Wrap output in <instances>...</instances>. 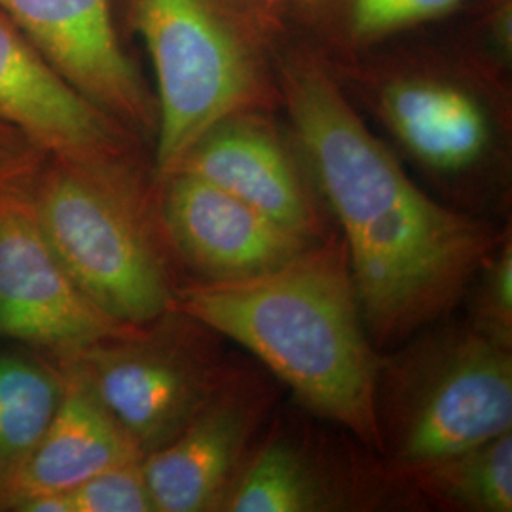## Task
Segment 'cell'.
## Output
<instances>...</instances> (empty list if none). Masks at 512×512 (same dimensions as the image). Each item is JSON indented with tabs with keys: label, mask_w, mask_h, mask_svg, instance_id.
Instances as JSON below:
<instances>
[{
	"label": "cell",
	"mask_w": 512,
	"mask_h": 512,
	"mask_svg": "<svg viewBox=\"0 0 512 512\" xmlns=\"http://www.w3.org/2000/svg\"><path fill=\"white\" fill-rule=\"evenodd\" d=\"M31 177L0 188V338L61 359L131 325L99 310L67 274L38 222Z\"/></svg>",
	"instance_id": "9c48e42d"
},
{
	"label": "cell",
	"mask_w": 512,
	"mask_h": 512,
	"mask_svg": "<svg viewBox=\"0 0 512 512\" xmlns=\"http://www.w3.org/2000/svg\"><path fill=\"white\" fill-rule=\"evenodd\" d=\"M175 310L247 349L296 403L380 456L376 374L346 245L338 234L266 274L184 279Z\"/></svg>",
	"instance_id": "7a4b0ae2"
},
{
	"label": "cell",
	"mask_w": 512,
	"mask_h": 512,
	"mask_svg": "<svg viewBox=\"0 0 512 512\" xmlns=\"http://www.w3.org/2000/svg\"><path fill=\"white\" fill-rule=\"evenodd\" d=\"M471 0H310L304 4L319 50L349 61L448 18Z\"/></svg>",
	"instance_id": "e0dca14e"
},
{
	"label": "cell",
	"mask_w": 512,
	"mask_h": 512,
	"mask_svg": "<svg viewBox=\"0 0 512 512\" xmlns=\"http://www.w3.org/2000/svg\"><path fill=\"white\" fill-rule=\"evenodd\" d=\"M175 171L219 186L313 243L334 236L293 135L275 122L272 110L224 118L203 133Z\"/></svg>",
	"instance_id": "4fadbf2b"
},
{
	"label": "cell",
	"mask_w": 512,
	"mask_h": 512,
	"mask_svg": "<svg viewBox=\"0 0 512 512\" xmlns=\"http://www.w3.org/2000/svg\"><path fill=\"white\" fill-rule=\"evenodd\" d=\"M279 109L338 226L370 342L397 348L444 321L511 230L431 196L366 124L317 46L281 44Z\"/></svg>",
	"instance_id": "6da1fadb"
},
{
	"label": "cell",
	"mask_w": 512,
	"mask_h": 512,
	"mask_svg": "<svg viewBox=\"0 0 512 512\" xmlns=\"http://www.w3.org/2000/svg\"><path fill=\"white\" fill-rule=\"evenodd\" d=\"M63 372L33 349H0V511L54 416Z\"/></svg>",
	"instance_id": "2e32d148"
},
{
	"label": "cell",
	"mask_w": 512,
	"mask_h": 512,
	"mask_svg": "<svg viewBox=\"0 0 512 512\" xmlns=\"http://www.w3.org/2000/svg\"><path fill=\"white\" fill-rule=\"evenodd\" d=\"M374 404L380 458L404 482L512 431V349L467 319L427 327L380 355Z\"/></svg>",
	"instance_id": "8992f818"
},
{
	"label": "cell",
	"mask_w": 512,
	"mask_h": 512,
	"mask_svg": "<svg viewBox=\"0 0 512 512\" xmlns=\"http://www.w3.org/2000/svg\"><path fill=\"white\" fill-rule=\"evenodd\" d=\"M44 156L29 137L0 120V188L29 179Z\"/></svg>",
	"instance_id": "7402d4cb"
},
{
	"label": "cell",
	"mask_w": 512,
	"mask_h": 512,
	"mask_svg": "<svg viewBox=\"0 0 512 512\" xmlns=\"http://www.w3.org/2000/svg\"><path fill=\"white\" fill-rule=\"evenodd\" d=\"M71 512H156L143 458L114 465L69 492Z\"/></svg>",
	"instance_id": "ffe728a7"
},
{
	"label": "cell",
	"mask_w": 512,
	"mask_h": 512,
	"mask_svg": "<svg viewBox=\"0 0 512 512\" xmlns=\"http://www.w3.org/2000/svg\"><path fill=\"white\" fill-rule=\"evenodd\" d=\"M154 74V179L228 116L279 109L281 23L262 0H118Z\"/></svg>",
	"instance_id": "277c9868"
},
{
	"label": "cell",
	"mask_w": 512,
	"mask_h": 512,
	"mask_svg": "<svg viewBox=\"0 0 512 512\" xmlns=\"http://www.w3.org/2000/svg\"><path fill=\"white\" fill-rule=\"evenodd\" d=\"M465 296H469L467 321L497 344L512 349L511 230L486 256Z\"/></svg>",
	"instance_id": "d6986e66"
},
{
	"label": "cell",
	"mask_w": 512,
	"mask_h": 512,
	"mask_svg": "<svg viewBox=\"0 0 512 512\" xmlns=\"http://www.w3.org/2000/svg\"><path fill=\"white\" fill-rule=\"evenodd\" d=\"M300 2H302V4H308V2H310V0H300Z\"/></svg>",
	"instance_id": "603a6c76"
},
{
	"label": "cell",
	"mask_w": 512,
	"mask_h": 512,
	"mask_svg": "<svg viewBox=\"0 0 512 512\" xmlns=\"http://www.w3.org/2000/svg\"><path fill=\"white\" fill-rule=\"evenodd\" d=\"M275 384L262 365L228 363L183 431L143 458L156 512L222 511L274 412Z\"/></svg>",
	"instance_id": "30bf717a"
},
{
	"label": "cell",
	"mask_w": 512,
	"mask_h": 512,
	"mask_svg": "<svg viewBox=\"0 0 512 512\" xmlns=\"http://www.w3.org/2000/svg\"><path fill=\"white\" fill-rule=\"evenodd\" d=\"M156 215L169 255L190 281L266 274L317 245L184 171L156 181Z\"/></svg>",
	"instance_id": "7c38bea8"
},
{
	"label": "cell",
	"mask_w": 512,
	"mask_h": 512,
	"mask_svg": "<svg viewBox=\"0 0 512 512\" xmlns=\"http://www.w3.org/2000/svg\"><path fill=\"white\" fill-rule=\"evenodd\" d=\"M368 459L336 446L308 421L275 416L222 511H374L420 503L403 480L389 473L380 456Z\"/></svg>",
	"instance_id": "ba28073f"
},
{
	"label": "cell",
	"mask_w": 512,
	"mask_h": 512,
	"mask_svg": "<svg viewBox=\"0 0 512 512\" xmlns=\"http://www.w3.org/2000/svg\"><path fill=\"white\" fill-rule=\"evenodd\" d=\"M421 505L442 511H512V431L404 478Z\"/></svg>",
	"instance_id": "ac0fdd59"
},
{
	"label": "cell",
	"mask_w": 512,
	"mask_h": 512,
	"mask_svg": "<svg viewBox=\"0 0 512 512\" xmlns=\"http://www.w3.org/2000/svg\"><path fill=\"white\" fill-rule=\"evenodd\" d=\"M55 363L63 372L61 399L6 511H16L21 501L35 495L67 494L101 471L143 458L82 374L69 363Z\"/></svg>",
	"instance_id": "9a60e30c"
},
{
	"label": "cell",
	"mask_w": 512,
	"mask_h": 512,
	"mask_svg": "<svg viewBox=\"0 0 512 512\" xmlns=\"http://www.w3.org/2000/svg\"><path fill=\"white\" fill-rule=\"evenodd\" d=\"M440 202L480 219L511 202L509 74L471 48L382 50L330 61ZM361 110V109H359Z\"/></svg>",
	"instance_id": "3957f363"
},
{
	"label": "cell",
	"mask_w": 512,
	"mask_h": 512,
	"mask_svg": "<svg viewBox=\"0 0 512 512\" xmlns=\"http://www.w3.org/2000/svg\"><path fill=\"white\" fill-rule=\"evenodd\" d=\"M29 196L59 262L99 310L137 327L173 308L183 277L156 215L152 160L82 164L46 154Z\"/></svg>",
	"instance_id": "5b68a950"
},
{
	"label": "cell",
	"mask_w": 512,
	"mask_h": 512,
	"mask_svg": "<svg viewBox=\"0 0 512 512\" xmlns=\"http://www.w3.org/2000/svg\"><path fill=\"white\" fill-rule=\"evenodd\" d=\"M222 340L171 308L55 361L82 374L145 458L175 439L219 384L230 363Z\"/></svg>",
	"instance_id": "52a82bcc"
},
{
	"label": "cell",
	"mask_w": 512,
	"mask_h": 512,
	"mask_svg": "<svg viewBox=\"0 0 512 512\" xmlns=\"http://www.w3.org/2000/svg\"><path fill=\"white\" fill-rule=\"evenodd\" d=\"M495 69L509 74L512 65V0H480L467 46Z\"/></svg>",
	"instance_id": "44dd1931"
},
{
	"label": "cell",
	"mask_w": 512,
	"mask_h": 512,
	"mask_svg": "<svg viewBox=\"0 0 512 512\" xmlns=\"http://www.w3.org/2000/svg\"><path fill=\"white\" fill-rule=\"evenodd\" d=\"M0 120L48 156L82 164L152 160L139 135L76 92L2 12Z\"/></svg>",
	"instance_id": "5bb4252c"
},
{
	"label": "cell",
	"mask_w": 512,
	"mask_h": 512,
	"mask_svg": "<svg viewBox=\"0 0 512 512\" xmlns=\"http://www.w3.org/2000/svg\"><path fill=\"white\" fill-rule=\"evenodd\" d=\"M0 12L76 92L152 147L156 95L124 50L114 0H0Z\"/></svg>",
	"instance_id": "8fae6325"
}]
</instances>
